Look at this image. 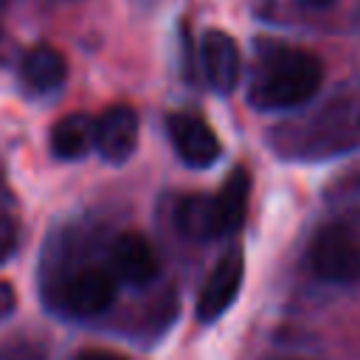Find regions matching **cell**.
<instances>
[{"mask_svg":"<svg viewBox=\"0 0 360 360\" xmlns=\"http://www.w3.org/2000/svg\"><path fill=\"white\" fill-rule=\"evenodd\" d=\"M14 307H17V290L11 287V281L0 278V321L8 318L14 312Z\"/></svg>","mask_w":360,"mask_h":360,"instance_id":"4fadbf2b","label":"cell"},{"mask_svg":"<svg viewBox=\"0 0 360 360\" xmlns=\"http://www.w3.org/2000/svg\"><path fill=\"white\" fill-rule=\"evenodd\" d=\"M248 197H250V174H248L242 166H236V169L228 174V180L222 183L219 194H214L222 236L236 233V231L242 228L245 214H248Z\"/></svg>","mask_w":360,"mask_h":360,"instance_id":"7c38bea8","label":"cell"},{"mask_svg":"<svg viewBox=\"0 0 360 360\" xmlns=\"http://www.w3.org/2000/svg\"><path fill=\"white\" fill-rule=\"evenodd\" d=\"M115 301V276L104 267L76 270L62 287V304L76 318H96Z\"/></svg>","mask_w":360,"mask_h":360,"instance_id":"277c9868","label":"cell"},{"mask_svg":"<svg viewBox=\"0 0 360 360\" xmlns=\"http://www.w3.org/2000/svg\"><path fill=\"white\" fill-rule=\"evenodd\" d=\"M79 360H124L121 354H112V352H101V349H93V352H84L79 354Z\"/></svg>","mask_w":360,"mask_h":360,"instance_id":"5bb4252c","label":"cell"},{"mask_svg":"<svg viewBox=\"0 0 360 360\" xmlns=\"http://www.w3.org/2000/svg\"><path fill=\"white\" fill-rule=\"evenodd\" d=\"M96 146V118L87 112H70L51 129V152L62 160H79Z\"/></svg>","mask_w":360,"mask_h":360,"instance_id":"30bf717a","label":"cell"},{"mask_svg":"<svg viewBox=\"0 0 360 360\" xmlns=\"http://www.w3.org/2000/svg\"><path fill=\"white\" fill-rule=\"evenodd\" d=\"M307 264L326 284H354L360 278V242L346 225H323L307 248Z\"/></svg>","mask_w":360,"mask_h":360,"instance_id":"7a4b0ae2","label":"cell"},{"mask_svg":"<svg viewBox=\"0 0 360 360\" xmlns=\"http://www.w3.org/2000/svg\"><path fill=\"white\" fill-rule=\"evenodd\" d=\"M174 222L183 236L197 239V242L222 236L217 202H214V197H205V194H186L174 208Z\"/></svg>","mask_w":360,"mask_h":360,"instance_id":"8fae6325","label":"cell"},{"mask_svg":"<svg viewBox=\"0 0 360 360\" xmlns=\"http://www.w3.org/2000/svg\"><path fill=\"white\" fill-rule=\"evenodd\" d=\"M200 62H202V73H205V82L228 96L236 84H239V73H242V59H239V48L233 42L231 34L219 31V28H211L202 34V42H200Z\"/></svg>","mask_w":360,"mask_h":360,"instance_id":"52a82bcc","label":"cell"},{"mask_svg":"<svg viewBox=\"0 0 360 360\" xmlns=\"http://www.w3.org/2000/svg\"><path fill=\"white\" fill-rule=\"evenodd\" d=\"M20 76L31 93H53L68 79V62H65L62 51H56L51 45H37L22 56Z\"/></svg>","mask_w":360,"mask_h":360,"instance_id":"9c48e42d","label":"cell"},{"mask_svg":"<svg viewBox=\"0 0 360 360\" xmlns=\"http://www.w3.org/2000/svg\"><path fill=\"white\" fill-rule=\"evenodd\" d=\"M112 259V270L121 281L143 287L158 276V256L155 248L149 245V239L138 231H124L110 250Z\"/></svg>","mask_w":360,"mask_h":360,"instance_id":"ba28073f","label":"cell"},{"mask_svg":"<svg viewBox=\"0 0 360 360\" xmlns=\"http://www.w3.org/2000/svg\"><path fill=\"white\" fill-rule=\"evenodd\" d=\"M166 129L183 163L194 169H205L219 158V138L202 118L191 112H172L166 118Z\"/></svg>","mask_w":360,"mask_h":360,"instance_id":"5b68a950","label":"cell"},{"mask_svg":"<svg viewBox=\"0 0 360 360\" xmlns=\"http://www.w3.org/2000/svg\"><path fill=\"white\" fill-rule=\"evenodd\" d=\"M323 79V68L315 53L287 45H273L262 53L250 79L248 98L259 110H287L309 101Z\"/></svg>","mask_w":360,"mask_h":360,"instance_id":"6da1fadb","label":"cell"},{"mask_svg":"<svg viewBox=\"0 0 360 360\" xmlns=\"http://www.w3.org/2000/svg\"><path fill=\"white\" fill-rule=\"evenodd\" d=\"M301 6H309V8H323V6H329L332 0H298Z\"/></svg>","mask_w":360,"mask_h":360,"instance_id":"9a60e30c","label":"cell"},{"mask_svg":"<svg viewBox=\"0 0 360 360\" xmlns=\"http://www.w3.org/2000/svg\"><path fill=\"white\" fill-rule=\"evenodd\" d=\"M138 146V112L127 104H112L96 118V152L107 163H127Z\"/></svg>","mask_w":360,"mask_h":360,"instance_id":"8992f818","label":"cell"},{"mask_svg":"<svg viewBox=\"0 0 360 360\" xmlns=\"http://www.w3.org/2000/svg\"><path fill=\"white\" fill-rule=\"evenodd\" d=\"M242 278H245V259H242V250L233 248L208 273V278L200 290V298H197V318L202 323H211L219 315H225L228 307L233 304V298L239 295Z\"/></svg>","mask_w":360,"mask_h":360,"instance_id":"3957f363","label":"cell"}]
</instances>
